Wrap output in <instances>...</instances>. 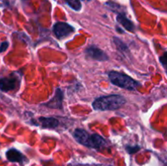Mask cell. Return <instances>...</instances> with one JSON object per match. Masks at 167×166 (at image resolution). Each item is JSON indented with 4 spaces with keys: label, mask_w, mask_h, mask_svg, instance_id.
Instances as JSON below:
<instances>
[{
    "label": "cell",
    "mask_w": 167,
    "mask_h": 166,
    "mask_svg": "<svg viewBox=\"0 0 167 166\" xmlns=\"http://www.w3.org/2000/svg\"><path fill=\"white\" fill-rule=\"evenodd\" d=\"M114 44H115L116 47L118 48V50L120 51L127 52L128 51H129L128 50L127 46H126V44L124 43L122 40H120L119 38H118V37H114Z\"/></svg>",
    "instance_id": "12"
},
{
    "label": "cell",
    "mask_w": 167,
    "mask_h": 166,
    "mask_svg": "<svg viewBox=\"0 0 167 166\" xmlns=\"http://www.w3.org/2000/svg\"><path fill=\"white\" fill-rule=\"evenodd\" d=\"M73 135L80 144L92 149L99 150L107 146V141L103 137L96 134H91L83 129H76Z\"/></svg>",
    "instance_id": "1"
},
{
    "label": "cell",
    "mask_w": 167,
    "mask_h": 166,
    "mask_svg": "<svg viewBox=\"0 0 167 166\" xmlns=\"http://www.w3.org/2000/svg\"><path fill=\"white\" fill-rule=\"evenodd\" d=\"M116 20L118 21V23H119L120 25H122L128 31L133 32L134 30V23L130 21V19H128L127 17H126L125 12L118 13L117 17H116Z\"/></svg>",
    "instance_id": "8"
},
{
    "label": "cell",
    "mask_w": 167,
    "mask_h": 166,
    "mask_svg": "<svg viewBox=\"0 0 167 166\" xmlns=\"http://www.w3.org/2000/svg\"><path fill=\"white\" fill-rule=\"evenodd\" d=\"M140 149V147L138 145L135 146H126V152L129 154H134L135 152H137L138 151H139Z\"/></svg>",
    "instance_id": "14"
},
{
    "label": "cell",
    "mask_w": 167,
    "mask_h": 166,
    "mask_svg": "<svg viewBox=\"0 0 167 166\" xmlns=\"http://www.w3.org/2000/svg\"><path fill=\"white\" fill-rule=\"evenodd\" d=\"M74 32V28L65 22H57L53 26V33L58 38H64Z\"/></svg>",
    "instance_id": "5"
},
{
    "label": "cell",
    "mask_w": 167,
    "mask_h": 166,
    "mask_svg": "<svg viewBox=\"0 0 167 166\" xmlns=\"http://www.w3.org/2000/svg\"><path fill=\"white\" fill-rule=\"evenodd\" d=\"M105 4L107 5L112 11H114V12H117V14H118V13L123 12H122V7H121L119 4L116 3V2H112V1H109V2H106Z\"/></svg>",
    "instance_id": "13"
},
{
    "label": "cell",
    "mask_w": 167,
    "mask_h": 166,
    "mask_svg": "<svg viewBox=\"0 0 167 166\" xmlns=\"http://www.w3.org/2000/svg\"><path fill=\"white\" fill-rule=\"evenodd\" d=\"M81 1V0H80ZM83 1H91V0H83Z\"/></svg>",
    "instance_id": "18"
},
{
    "label": "cell",
    "mask_w": 167,
    "mask_h": 166,
    "mask_svg": "<svg viewBox=\"0 0 167 166\" xmlns=\"http://www.w3.org/2000/svg\"><path fill=\"white\" fill-rule=\"evenodd\" d=\"M7 159L11 162H18L22 163L25 160V156L20 151L15 148H11L6 152Z\"/></svg>",
    "instance_id": "9"
},
{
    "label": "cell",
    "mask_w": 167,
    "mask_h": 166,
    "mask_svg": "<svg viewBox=\"0 0 167 166\" xmlns=\"http://www.w3.org/2000/svg\"><path fill=\"white\" fill-rule=\"evenodd\" d=\"M126 99L120 95H110L97 98L94 100L92 107L97 111H114L126 104Z\"/></svg>",
    "instance_id": "2"
},
{
    "label": "cell",
    "mask_w": 167,
    "mask_h": 166,
    "mask_svg": "<svg viewBox=\"0 0 167 166\" xmlns=\"http://www.w3.org/2000/svg\"><path fill=\"white\" fill-rule=\"evenodd\" d=\"M109 78L114 85L127 90H135L140 85L139 82L124 73L110 71L109 73Z\"/></svg>",
    "instance_id": "3"
},
{
    "label": "cell",
    "mask_w": 167,
    "mask_h": 166,
    "mask_svg": "<svg viewBox=\"0 0 167 166\" xmlns=\"http://www.w3.org/2000/svg\"><path fill=\"white\" fill-rule=\"evenodd\" d=\"M8 46H9L8 42H2L1 45H0V53L4 52L8 48Z\"/></svg>",
    "instance_id": "15"
},
{
    "label": "cell",
    "mask_w": 167,
    "mask_h": 166,
    "mask_svg": "<svg viewBox=\"0 0 167 166\" xmlns=\"http://www.w3.org/2000/svg\"><path fill=\"white\" fill-rule=\"evenodd\" d=\"M117 30H118V32H119V33H124V32L122 31V29H119V28H118V27H117Z\"/></svg>",
    "instance_id": "17"
},
{
    "label": "cell",
    "mask_w": 167,
    "mask_h": 166,
    "mask_svg": "<svg viewBox=\"0 0 167 166\" xmlns=\"http://www.w3.org/2000/svg\"><path fill=\"white\" fill-rule=\"evenodd\" d=\"M38 122L43 128H48V129H56L59 125V120L55 117L41 116L38 118Z\"/></svg>",
    "instance_id": "10"
},
{
    "label": "cell",
    "mask_w": 167,
    "mask_h": 166,
    "mask_svg": "<svg viewBox=\"0 0 167 166\" xmlns=\"http://www.w3.org/2000/svg\"><path fill=\"white\" fill-rule=\"evenodd\" d=\"M160 61H161V64L164 67V69H165V65H166V53L165 52L163 56L160 57Z\"/></svg>",
    "instance_id": "16"
},
{
    "label": "cell",
    "mask_w": 167,
    "mask_h": 166,
    "mask_svg": "<svg viewBox=\"0 0 167 166\" xmlns=\"http://www.w3.org/2000/svg\"><path fill=\"white\" fill-rule=\"evenodd\" d=\"M63 99H64L63 91H62L60 88H58V89H56L54 97L52 98V100H50L49 101L47 102L46 104H44V106L50 108L62 109V101H63Z\"/></svg>",
    "instance_id": "7"
},
{
    "label": "cell",
    "mask_w": 167,
    "mask_h": 166,
    "mask_svg": "<svg viewBox=\"0 0 167 166\" xmlns=\"http://www.w3.org/2000/svg\"><path fill=\"white\" fill-rule=\"evenodd\" d=\"M21 76L17 72L11 73L7 77H0V90L3 92L18 90L21 85Z\"/></svg>",
    "instance_id": "4"
},
{
    "label": "cell",
    "mask_w": 167,
    "mask_h": 166,
    "mask_svg": "<svg viewBox=\"0 0 167 166\" xmlns=\"http://www.w3.org/2000/svg\"><path fill=\"white\" fill-rule=\"evenodd\" d=\"M73 10L79 12L82 9V3L80 0H64Z\"/></svg>",
    "instance_id": "11"
},
{
    "label": "cell",
    "mask_w": 167,
    "mask_h": 166,
    "mask_svg": "<svg viewBox=\"0 0 167 166\" xmlns=\"http://www.w3.org/2000/svg\"><path fill=\"white\" fill-rule=\"evenodd\" d=\"M86 56L90 59H92L96 61H107L109 60V56L103 50L99 49L97 46H91L87 47L85 51Z\"/></svg>",
    "instance_id": "6"
}]
</instances>
